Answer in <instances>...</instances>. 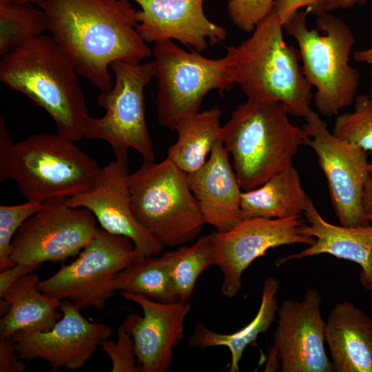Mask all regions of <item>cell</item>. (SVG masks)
Listing matches in <instances>:
<instances>
[{
    "instance_id": "obj_6",
    "label": "cell",
    "mask_w": 372,
    "mask_h": 372,
    "mask_svg": "<svg viewBox=\"0 0 372 372\" xmlns=\"http://www.w3.org/2000/svg\"><path fill=\"white\" fill-rule=\"evenodd\" d=\"M101 168L74 142L59 134H36L14 143L5 171L29 201L72 197L94 186Z\"/></svg>"
},
{
    "instance_id": "obj_20",
    "label": "cell",
    "mask_w": 372,
    "mask_h": 372,
    "mask_svg": "<svg viewBox=\"0 0 372 372\" xmlns=\"http://www.w3.org/2000/svg\"><path fill=\"white\" fill-rule=\"evenodd\" d=\"M309 225L304 224L301 232L316 238L304 250L282 257L276 261L280 266L292 260L328 254L358 264L362 271V285L372 278V225L363 227L335 225L327 222L317 210L310 198L303 212Z\"/></svg>"
},
{
    "instance_id": "obj_37",
    "label": "cell",
    "mask_w": 372,
    "mask_h": 372,
    "mask_svg": "<svg viewBox=\"0 0 372 372\" xmlns=\"http://www.w3.org/2000/svg\"><path fill=\"white\" fill-rule=\"evenodd\" d=\"M362 206L366 214L372 212V162L369 163L368 174L363 190Z\"/></svg>"
},
{
    "instance_id": "obj_36",
    "label": "cell",
    "mask_w": 372,
    "mask_h": 372,
    "mask_svg": "<svg viewBox=\"0 0 372 372\" xmlns=\"http://www.w3.org/2000/svg\"><path fill=\"white\" fill-rule=\"evenodd\" d=\"M14 145L12 138L5 125V118L0 115V181L5 180L6 163Z\"/></svg>"
},
{
    "instance_id": "obj_11",
    "label": "cell",
    "mask_w": 372,
    "mask_h": 372,
    "mask_svg": "<svg viewBox=\"0 0 372 372\" xmlns=\"http://www.w3.org/2000/svg\"><path fill=\"white\" fill-rule=\"evenodd\" d=\"M96 223L89 209L70 206L68 198L50 199L16 232L10 259L14 264L32 266L63 262L79 255L93 238Z\"/></svg>"
},
{
    "instance_id": "obj_23",
    "label": "cell",
    "mask_w": 372,
    "mask_h": 372,
    "mask_svg": "<svg viewBox=\"0 0 372 372\" xmlns=\"http://www.w3.org/2000/svg\"><path fill=\"white\" fill-rule=\"evenodd\" d=\"M309 199L292 163L260 186L242 191L241 218H285L302 215Z\"/></svg>"
},
{
    "instance_id": "obj_5",
    "label": "cell",
    "mask_w": 372,
    "mask_h": 372,
    "mask_svg": "<svg viewBox=\"0 0 372 372\" xmlns=\"http://www.w3.org/2000/svg\"><path fill=\"white\" fill-rule=\"evenodd\" d=\"M308 10L298 11L283 24L299 47L307 81L316 88L313 95L319 113L331 116L351 105L360 85L358 70L349 63L355 39L349 26L329 12L318 17L316 25L324 34L307 25Z\"/></svg>"
},
{
    "instance_id": "obj_40",
    "label": "cell",
    "mask_w": 372,
    "mask_h": 372,
    "mask_svg": "<svg viewBox=\"0 0 372 372\" xmlns=\"http://www.w3.org/2000/svg\"><path fill=\"white\" fill-rule=\"evenodd\" d=\"M364 288L370 291L372 295V278L367 282L362 285Z\"/></svg>"
},
{
    "instance_id": "obj_26",
    "label": "cell",
    "mask_w": 372,
    "mask_h": 372,
    "mask_svg": "<svg viewBox=\"0 0 372 372\" xmlns=\"http://www.w3.org/2000/svg\"><path fill=\"white\" fill-rule=\"evenodd\" d=\"M114 288L120 292L140 295L161 302L177 301L167 261L163 254L133 262L119 272Z\"/></svg>"
},
{
    "instance_id": "obj_33",
    "label": "cell",
    "mask_w": 372,
    "mask_h": 372,
    "mask_svg": "<svg viewBox=\"0 0 372 372\" xmlns=\"http://www.w3.org/2000/svg\"><path fill=\"white\" fill-rule=\"evenodd\" d=\"M326 0H274L273 11L283 24L293 17L300 8L306 7L309 13L318 17L327 12Z\"/></svg>"
},
{
    "instance_id": "obj_15",
    "label": "cell",
    "mask_w": 372,
    "mask_h": 372,
    "mask_svg": "<svg viewBox=\"0 0 372 372\" xmlns=\"http://www.w3.org/2000/svg\"><path fill=\"white\" fill-rule=\"evenodd\" d=\"M128 149L114 151L116 158L101 168L89 192L68 198L72 207L89 209L106 231L129 238L134 244L137 262L160 255L165 247L136 219L131 208Z\"/></svg>"
},
{
    "instance_id": "obj_10",
    "label": "cell",
    "mask_w": 372,
    "mask_h": 372,
    "mask_svg": "<svg viewBox=\"0 0 372 372\" xmlns=\"http://www.w3.org/2000/svg\"><path fill=\"white\" fill-rule=\"evenodd\" d=\"M134 260V244L129 238L98 227L78 258L39 281L37 288L49 296L72 302L80 310L103 309L116 291V276Z\"/></svg>"
},
{
    "instance_id": "obj_42",
    "label": "cell",
    "mask_w": 372,
    "mask_h": 372,
    "mask_svg": "<svg viewBox=\"0 0 372 372\" xmlns=\"http://www.w3.org/2000/svg\"><path fill=\"white\" fill-rule=\"evenodd\" d=\"M366 218L368 219V220L372 223V212L371 213H369V214H366Z\"/></svg>"
},
{
    "instance_id": "obj_9",
    "label": "cell",
    "mask_w": 372,
    "mask_h": 372,
    "mask_svg": "<svg viewBox=\"0 0 372 372\" xmlns=\"http://www.w3.org/2000/svg\"><path fill=\"white\" fill-rule=\"evenodd\" d=\"M111 90L101 92L98 103L105 110L100 118L90 116L85 121L83 137L108 143L114 151L133 148L143 161H155L153 142L147 128L145 111V88L155 77L154 60L130 64L114 61Z\"/></svg>"
},
{
    "instance_id": "obj_39",
    "label": "cell",
    "mask_w": 372,
    "mask_h": 372,
    "mask_svg": "<svg viewBox=\"0 0 372 372\" xmlns=\"http://www.w3.org/2000/svg\"><path fill=\"white\" fill-rule=\"evenodd\" d=\"M353 59L358 62H364L372 66V47L363 50L356 51L353 54Z\"/></svg>"
},
{
    "instance_id": "obj_17",
    "label": "cell",
    "mask_w": 372,
    "mask_h": 372,
    "mask_svg": "<svg viewBox=\"0 0 372 372\" xmlns=\"http://www.w3.org/2000/svg\"><path fill=\"white\" fill-rule=\"evenodd\" d=\"M121 296L138 304L143 316L130 314L122 326L131 335L142 372H165L172 364L173 349L183 336L188 302H161L127 292Z\"/></svg>"
},
{
    "instance_id": "obj_35",
    "label": "cell",
    "mask_w": 372,
    "mask_h": 372,
    "mask_svg": "<svg viewBox=\"0 0 372 372\" xmlns=\"http://www.w3.org/2000/svg\"><path fill=\"white\" fill-rule=\"evenodd\" d=\"M41 266L15 264L12 267L1 271L0 273V297L14 282L23 276L34 272Z\"/></svg>"
},
{
    "instance_id": "obj_2",
    "label": "cell",
    "mask_w": 372,
    "mask_h": 372,
    "mask_svg": "<svg viewBox=\"0 0 372 372\" xmlns=\"http://www.w3.org/2000/svg\"><path fill=\"white\" fill-rule=\"evenodd\" d=\"M78 74L50 35L42 34L1 56L0 81L43 108L56 134L72 142L83 137L90 116Z\"/></svg>"
},
{
    "instance_id": "obj_25",
    "label": "cell",
    "mask_w": 372,
    "mask_h": 372,
    "mask_svg": "<svg viewBox=\"0 0 372 372\" xmlns=\"http://www.w3.org/2000/svg\"><path fill=\"white\" fill-rule=\"evenodd\" d=\"M221 111L218 106L183 118L174 130L176 143L167 158L186 174L199 169L215 143L221 139Z\"/></svg>"
},
{
    "instance_id": "obj_19",
    "label": "cell",
    "mask_w": 372,
    "mask_h": 372,
    "mask_svg": "<svg viewBox=\"0 0 372 372\" xmlns=\"http://www.w3.org/2000/svg\"><path fill=\"white\" fill-rule=\"evenodd\" d=\"M222 140L197 171L187 174L189 188L196 198L205 223L217 231L232 229L241 220L242 189Z\"/></svg>"
},
{
    "instance_id": "obj_41",
    "label": "cell",
    "mask_w": 372,
    "mask_h": 372,
    "mask_svg": "<svg viewBox=\"0 0 372 372\" xmlns=\"http://www.w3.org/2000/svg\"><path fill=\"white\" fill-rule=\"evenodd\" d=\"M19 1H23V2H28L32 4H37L39 6L41 3L44 2L45 0H19Z\"/></svg>"
},
{
    "instance_id": "obj_38",
    "label": "cell",
    "mask_w": 372,
    "mask_h": 372,
    "mask_svg": "<svg viewBox=\"0 0 372 372\" xmlns=\"http://www.w3.org/2000/svg\"><path fill=\"white\" fill-rule=\"evenodd\" d=\"M367 0H326L325 10L327 12L338 9L348 10L355 6H364Z\"/></svg>"
},
{
    "instance_id": "obj_22",
    "label": "cell",
    "mask_w": 372,
    "mask_h": 372,
    "mask_svg": "<svg viewBox=\"0 0 372 372\" xmlns=\"http://www.w3.org/2000/svg\"><path fill=\"white\" fill-rule=\"evenodd\" d=\"M39 281L37 273H30L0 297V338L19 331H48L61 318L62 313L57 311L61 300L40 291Z\"/></svg>"
},
{
    "instance_id": "obj_32",
    "label": "cell",
    "mask_w": 372,
    "mask_h": 372,
    "mask_svg": "<svg viewBox=\"0 0 372 372\" xmlns=\"http://www.w3.org/2000/svg\"><path fill=\"white\" fill-rule=\"evenodd\" d=\"M273 3L274 0H228L227 12L239 30L250 32L271 12Z\"/></svg>"
},
{
    "instance_id": "obj_18",
    "label": "cell",
    "mask_w": 372,
    "mask_h": 372,
    "mask_svg": "<svg viewBox=\"0 0 372 372\" xmlns=\"http://www.w3.org/2000/svg\"><path fill=\"white\" fill-rule=\"evenodd\" d=\"M133 1L141 8L136 11V30L146 43L175 39L200 52L227 37L225 28L205 16L204 0Z\"/></svg>"
},
{
    "instance_id": "obj_31",
    "label": "cell",
    "mask_w": 372,
    "mask_h": 372,
    "mask_svg": "<svg viewBox=\"0 0 372 372\" xmlns=\"http://www.w3.org/2000/svg\"><path fill=\"white\" fill-rule=\"evenodd\" d=\"M100 347L111 361L112 372H142L137 363L133 339L122 324L118 327L116 340H105Z\"/></svg>"
},
{
    "instance_id": "obj_12",
    "label": "cell",
    "mask_w": 372,
    "mask_h": 372,
    "mask_svg": "<svg viewBox=\"0 0 372 372\" xmlns=\"http://www.w3.org/2000/svg\"><path fill=\"white\" fill-rule=\"evenodd\" d=\"M302 128L309 134L304 145L316 153L328 184L330 198L340 225L363 227L371 223L362 206L369 169L366 151L331 133L311 109Z\"/></svg>"
},
{
    "instance_id": "obj_13",
    "label": "cell",
    "mask_w": 372,
    "mask_h": 372,
    "mask_svg": "<svg viewBox=\"0 0 372 372\" xmlns=\"http://www.w3.org/2000/svg\"><path fill=\"white\" fill-rule=\"evenodd\" d=\"M322 300L318 291L309 288L302 300L282 302L265 371H333L324 347L326 322L321 315Z\"/></svg>"
},
{
    "instance_id": "obj_7",
    "label": "cell",
    "mask_w": 372,
    "mask_h": 372,
    "mask_svg": "<svg viewBox=\"0 0 372 372\" xmlns=\"http://www.w3.org/2000/svg\"><path fill=\"white\" fill-rule=\"evenodd\" d=\"M129 187L134 217L165 248L195 240L206 224L187 174L167 158L143 161Z\"/></svg>"
},
{
    "instance_id": "obj_1",
    "label": "cell",
    "mask_w": 372,
    "mask_h": 372,
    "mask_svg": "<svg viewBox=\"0 0 372 372\" xmlns=\"http://www.w3.org/2000/svg\"><path fill=\"white\" fill-rule=\"evenodd\" d=\"M48 31L79 76L101 92L112 87L114 61L139 64L152 51L136 30L129 0H45Z\"/></svg>"
},
{
    "instance_id": "obj_34",
    "label": "cell",
    "mask_w": 372,
    "mask_h": 372,
    "mask_svg": "<svg viewBox=\"0 0 372 372\" xmlns=\"http://www.w3.org/2000/svg\"><path fill=\"white\" fill-rule=\"evenodd\" d=\"M16 349L12 336L0 338V372H23L26 365Z\"/></svg>"
},
{
    "instance_id": "obj_24",
    "label": "cell",
    "mask_w": 372,
    "mask_h": 372,
    "mask_svg": "<svg viewBox=\"0 0 372 372\" xmlns=\"http://www.w3.org/2000/svg\"><path fill=\"white\" fill-rule=\"evenodd\" d=\"M279 282L272 276L264 281L260 305L254 318L245 327L232 333L223 334L208 329L203 322L195 325L194 333L188 338L190 347L206 349L224 346L231 353L230 372L239 371V362L245 349L266 332L275 320L278 309L277 293Z\"/></svg>"
},
{
    "instance_id": "obj_8",
    "label": "cell",
    "mask_w": 372,
    "mask_h": 372,
    "mask_svg": "<svg viewBox=\"0 0 372 372\" xmlns=\"http://www.w3.org/2000/svg\"><path fill=\"white\" fill-rule=\"evenodd\" d=\"M227 50L224 57L209 59L187 52L172 40L154 45L157 116L162 126L174 130L180 120L199 112L209 92L233 87V57Z\"/></svg>"
},
{
    "instance_id": "obj_29",
    "label": "cell",
    "mask_w": 372,
    "mask_h": 372,
    "mask_svg": "<svg viewBox=\"0 0 372 372\" xmlns=\"http://www.w3.org/2000/svg\"><path fill=\"white\" fill-rule=\"evenodd\" d=\"M354 103L353 112L336 117L332 134L365 151H372V88L369 95L356 96Z\"/></svg>"
},
{
    "instance_id": "obj_14",
    "label": "cell",
    "mask_w": 372,
    "mask_h": 372,
    "mask_svg": "<svg viewBox=\"0 0 372 372\" xmlns=\"http://www.w3.org/2000/svg\"><path fill=\"white\" fill-rule=\"evenodd\" d=\"M302 215L285 218H251L241 220L225 232L214 231V265L223 273L220 290L234 298L240 291L245 270L270 249L290 244L311 245L316 238L301 232Z\"/></svg>"
},
{
    "instance_id": "obj_28",
    "label": "cell",
    "mask_w": 372,
    "mask_h": 372,
    "mask_svg": "<svg viewBox=\"0 0 372 372\" xmlns=\"http://www.w3.org/2000/svg\"><path fill=\"white\" fill-rule=\"evenodd\" d=\"M48 30L44 12L19 0H0V56Z\"/></svg>"
},
{
    "instance_id": "obj_4",
    "label": "cell",
    "mask_w": 372,
    "mask_h": 372,
    "mask_svg": "<svg viewBox=\"0 0 372 372\" xmlns=\"http://www.w3.org/2000/svg\"><path fill=\"white\" fill-rule=\"evenodd\" d=\"M283 25L272 10L237 46H229L234 80L248 101L273 100L289 114L305 117L313 95L300 65V53L285 41Z\"/></svg>"
},
{
    "instance_id": "obj_27",
    "label": "cell",
    "mask_w": 372,
    "mask_h": 372,
    "mask_svg": "<svg viewBox=\"0 0 372 372\" xmlns=\"http://www.w3.org/2000/svg\"><path fill=\"white\" fill-rule=\"evenodd\" d=\"M165 258L178 302H187L200 273L214 265V245L211 234L200 236L189 246L162 253Z\"/></svg>"
},
{
    "instance_id": "obj_21",
    "label": "cell",
    "mask_w": 372,
    "mask_h": 372,
    "mask_svg": "<svg viewBox=\"0 0 372 372\" xmlns=\"http://www.w3.org/2000/svg\"><path fill=\"white\" fill-rule=\"evenodd\" d=\"M333 371L372 372V318L349 301L336 304L325 324Z\"/></svg>"
},
{
    "instance_id": "obj_30",
    "label": "cell",
    "mask_w": 372,
    "mask_h": 372,
    "mask_svg": "<svg viewBox=\"0 0 372 372\" xmlns=\"http://www.w3.org/2000/svg\"><path fill=\"white\" fill-rule=\"evenodd\" d=\"M43 203L27 200L14 205L0 206V270L15 264L10 259L12 239L22 224L34 214Z\"/></svg>"
},
{
    "instance_id": "obj_3",
    "label": "cell",
    "mask_w": 372,
    "mask_h": 372,
    "mask_svg": "<svg viewBox=\"0 0 372 372\" xmlns=\"http://www.w3.org/2000/svg\"><path fill=\"white\" fill-rule=\"evenodd\" d=\"M278 101L240 104L221 129V139L232 157L242 191L254 189L293 163L309 134L288 118Z\"/></svg>"
},
{
    "instance_id": "obj_16",
    "label": "cell",
    "mask_w": 372,
    "mask_h": 372,
    "mask_svg": "<svg viewBox=\"0 0 372 372\" xmlns=\"http://www.w3.org/2000/svg\"><path fill=\"white\" fill-rule=\"evenodd\" d=\"M59 310L63 316L51 329L14 333L16 349L21 359H42L53 371L61 367L80 369L114 330L107 324L88 321L68 300H61Z\"/></svg>"
}]
</instances>
